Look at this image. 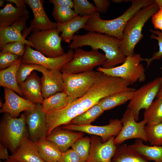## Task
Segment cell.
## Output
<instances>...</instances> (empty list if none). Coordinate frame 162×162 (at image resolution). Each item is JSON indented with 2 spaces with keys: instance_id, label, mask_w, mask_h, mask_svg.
Returning a JSON list of instances; mask_svg holds the SVG:
<instances>
[{
  "instance_id": "cell-44",
  "label": "cell",
  "mask_w": 162,
  "mask_h": 162,
  "mask_svg": "<svg viewBox=\"0 0 162 162\" xmlns=\"http://www.w3.org/2000/svg\"><path fill=\"white\" fill-rule=\"evenodd\" d=\"M7 148L1 143H0V159L4 160L9 159Z\"/></svg>"
},
{
  "instance_id": "cell-34",
  "label": "cell",
  "mask_w": 162,
  "mask_h": 162,
  "mask_svg": "<svg viewBox=\"0 0 162 162\" xmlns=\"http://www.w3.org/2000/svg\"><path fill=\"white\" fill-rule=\"evenodd\" d=\"M145 129L150 145L162 146V122L152 125L146 124Z\"/></svg>"
},
{
  "instance_id": "cell-9",
  "label": "cell",
  "mask_w": 162,
  "mask_h": 162,
  "mask_svg": "<svg viewBox=\"0 0 162 162\" xmlns=\"http://www.w3.org/2000/svg\"><path fill=\"white\" fill-rule=\"evenodd\" d=\"M161 85L160 77H157L135 90L133 96L127 106L135 120L139 119L140 112L142 109L146 110L157 96Z\"/></svg>"
},
{
  "instance_id": "cell-17",
  "label": "cell",
  "mask_w": 162,
  "mask_h": 162,
  "mask_svg": "<svg viewBox=\"0 0 162 162\" xmlns=\"http://www.w3.org/2000/svg\"><path fill=\"white\" fill-rule=\"evenodd\" d=\"M29 15L26 16L9 26L0 28V48L9 43L20 42L32 47L34 46L26 39L22 32L27 28L26 22Z\"/></svg>"
},
{
  "instance_id": "cell-49",
  "label": "cell",
  "mask_w": 162,
  "mask_h": 162,
  "mask_svg": "<svg viewBox=\"0 0 162 162\" xmlns=\"http://www.w3.org/2000/svg\"><path fill=\"white\" fill-rule=\"evenodd\" d=\"M3 162H19L18 161L13 160L9 159L7 160H4Z\"/></svg>"
},
{
  "instance_id": "cell-20",
  "label": "cell",
  "mask_w": 162,
  "mask_h": 162,
  "mask_svg": "<svg viewBox=\"0 0 162 162\" xmlns=\"http://www.w3.org/2000/svg\"><path fill=\"white\" fill-rule=\"evenodd\" d=\"M62 129H55L46 138L63 153L68 149L76 140L82 137L84 134L82 132H74Z\"/></svg>"
},
{
  "instance_id": "cell-46",
  "label": "cell",
  "mask_w": 162,
  "mask_h": 162,
  "mask_svg": "<svg viewBox=\"0 0 162 162\" xmlns=\"http://www.w3.org/2000/svg\"><path fill=\"white\" fill-rule=\"evenodd\" d=\"M161 76L160 77L161 81V85L160 91L157 96V98H162V68H161Z\"/></svg>"
},
{
  "instance_id": "cell-4",
  "label": "cell",
  "mask_w": 162,
  "mask_h": 162,
  "mask_svg": "<svg viewBox=\"0 0 162 162\" xmlns=\"http://www.w3.org/2000/svg\"><path fill=\"white\" fill-rule=\"evenodd\" d=\"M29 138L24 114L14 118L5 113L0 123V143L14 153L26 139Z\"/></svg>"
},
{
  "instance_id": "cell-7",
  "label": "cell",
  "mask_w": 162,
  "mask_h": 162,
  "mask_svg": "<svg viewBox=\"0 0 162 162\" xmlns=\"http://www.w3.org/2000/svg\"><path fill=\"white\" fill-rule=\"evenodd\" d=\"M59 34L56 29L32 32L27 40L32 44L35 50L47 57L56 58L65 53Z\"/></svg>"
},
{
  "instance_id": "cell-13",
  "label": "cell",
  "mask_w": 162,
  "mask_h": 162,
  "mask_svg": "<svg viewBox=\"0 0 162 162\" xmlns=\"http://www.w3.org/2000/svg\"><path fill=\"white\" fill-rule=\"evenodd\" d=\"M122 124L120 120L111 119L108 124L104 126L91 125H77L69 124L63 125V129L85 133L101 137L105 142L112 137L117 136L121 130Z\"/></svg>"
},
{
  "instance_id": "cell-41",
  "label": "cell",
  "mask_w": 162,
  "mask_h": 162,
  "mask_svg": "<svg viewBox=\"0 0 162 162\" xmlns=\"http://www.w3.org/2000/svg\"><path fill=\"white\" fill-rule=\"evenodd\" d=\"M152 21L154 28L162 31V7L159 9L151 17Z\"/></svg>"
},
{
  "instance_id": "cell-10",
  "label": "cell",
  "mask_w": 162,
  "mask_h": 162,
  "mask_svg": "<svg viewBox=\"0 0 162 162\" xmlns=\"http://www.w3.org/2000/svg\"><path fill=\"white\" fill-rule=\"evenodd\" d=\"M120 120L122 127L114 140L116 146L127 140L133 139H140L144 142H148L145 129L146 124L144 120L137 122L131 111L127 108Z\"/></svg>"
},
{
  "instance_id": "cell-27",
  "label": "cell",
  "mask_w": 162,
  "mask_h": 162,
  "mask_svg": "<svg viewBox=\"0 0 162 162\" xmlns=\"http://www.w3.org/2000/svg\"><path fill=\"white\" fill-rule=\"evenodd\" d=\"M135 90L132 88L130 89L117 92L102 98L98 104L104 111L111 110L130 101Z\"/></svg>"
},
{
  "instance_id": "cell-18",
  "label": "cell",
  "mask_w": 162,
  "mask_h": 162,
  "mask_svg": "<svg viewBox=\"0 0 162 162\" xmlns=\"http://www.w3.org/2000/svg\"><path fill=\"white\" fill-rule=\"evenodd\" d=\"M19 86L25 98L35 104H41L44 98L42 94L41 78L35 71Z\"/></svg>"
},
{
  "instance_id": "cell-48",
  "label": "cell",
  "mask_w": 162,
  "mask_h": 162,
  "mask_svg": "<svg viewBox=\"0 0 162 162\" xmlns=\"http://www.w3.org/2000/svg\"><path fill=\"white\" fill-rule=\"evenodd\" d=\"M123 0H112V1L115 3H120L122 2Z\"/></svg>"
},
{
  "instance_id": "cell-12",
  "label": "cell",
  "mask_w": 162,
  "mask_h": 162,
  "mask_svg": "<svg viewBox=\"0 0 162 162\" xmlns=\"http://www.w3.org/2000/svg\"><path fill=\"white\" fill-rule=\"evenodd\" d=\"M25 112L29 139L34 142L46 139L47 136L46 115L41 104H36L34 108Z\"/></svg>"
},
{
  "instance_id": "cell-35",
  "label": "cell",
  "mask_w": 162,
  "mask_h": 162,
  "mask_svg": "<svg viewBox=\"0 0 162 162\" xmlns=\"http://www.w3.org/2000/svg\"><path fill=\"white\" fill-rule=\"evenodd\" d=\"M52 14L57 23L67 22L77 16L74 10L67 6H54Z\"/></svg>"
},
{
  "instance_id": "cell-26",
  "label": "cell",
  "mask_w": 162,
  "mask_h": 162,
  "mask_svg": "<svg viewBox=\"0 0 162 162\" xmlns=\"http://www.w3.org/2000/svg\"><path fill=\"white\" fill-rule=\"evenodd\" d=\"M33 142L44 162H58L62 152L52 142L46 138Z\"/></svg>"
},
{
  "instance_id": "cell-3",
  "label": "cell",
  "mask_w": 162,
  "mask_h": 162,
  "mask_svg": "<svg viewBox=\"0 0 162 162\" xmlns=\"http://www.w3.org/2000/svg\"><path fill=\"white\" fill-rule=\"evenodd\" d=\"M159 9L155 2L142 8L128 21L124 28L119 47L124 56L127 57L135 54V47L143 37L142 33L143 27Z\"/></svg>"
},
{
  "instance_id": "cell-6",
  "label": "cell",
  "mask_w": 162,
  "mask_h": 162,
  "mask_svg": "<svg viewBox=\"0 0 162 162\" xmlns=\"http://www.w3.org/2000/svg\"><path fill=\"white\" fill-rule=\"evenodd\" d=\"M106 60L105 54L98 50L90 51L81 48L75 49L72 59L61 69L62 73L78 74L93 70L95 67L101 66Z\"/></svg>"
},
{
  "instance_id": "cell-29",
  "label": "cell",
  "mask_w": 162,
  "mask_h": 162,
  "mask_svg": "<svg viewBox=\"0 0 162 162\" xmlns=\"http://www.w3.org/2000/svg\"><path fill=\"white\" fill-rule=\"evenodd\" d=\"M113 162H152L130 148L126 144L117 147Z\"/></svg>"
},
{
  "instance_id": "cell-24",
  "label": "cell",
  "mask_w": 162,
  "mask_h": 162,
  "mask_svg": "<svg viewBox=\"0 0 162 162\" xmlns=\"http://www.w3.org/2000/svg\"><path fill=\"white\" fill-rule=\"evenodd\" d=\"M29 14L27 9L18 8L11 3H7L0 10V28L11 26Z\"/></svg>"
},
{
  "instance_id": "cell-16",
  "label": "cell",
  "mask_w": 162,
  "mask_h": 162,
  "mask_svg": "<svg viewBox=\"0 0 162 162\" xmlns=\"http://www.w3.org/2000/svg\"><path fill=\"white\" fill-rule=\"evenodd\" d=\"M33 12L34 18L30 22L32 32L56 29L57 23L51 21L45 12L43 0H25Z\"/></svg>"
},
{
  "instance_id": "cell-39",
  "label": "cell",
  "mask_w": 162,
  "mask_h": 162,
  "mask_svg": "<svg viewBox=\"0 0 162 162\" xmlns=\"http://www.w3.org/2000/svg\"><path fill=\"white\" fill-rule=\"evenodd\" d=\"M20 57L9 52H0V70L10 67L16 63Z\"/></svg>"
},
{
  "instance_id": "cell-33",
  "label": "cell",
  "mask_w": 162,
  "mask_h": 162,
  "mask_svg": "<svg viewBox=\"0 0 162 162\" xmlns=\"http://www.w3.org/2000/svg\"><path fill=\"white\" fill-rule=\"evenodd\" d=\"M91 138L82 137L76 140L71 146L80 157L81 162H86L89 157L91 145Z\"/></svg>"
},
{
  "instance_id": "cell-21",
  "label": "cell",
  "mask_w": 162,
  "mask_h": 162,
  "mask_svg": "<svg viewBox=\"0 0 162 162\" xmlns=\"http://www.w3.org/2000/svg\"><path fill=\"white\" fill-rule=\"evenodd\" d=\"M9 159L19 162H44L33 142L28 138L20 145Z\"/></svg>"
},
{
  "instance_id": "cell-37",
  "label": "cell",
  "mask_w": 162,
  "mask_h": 162,
  "mask_svg": "<svg viewBox=\"0 0 162 162\" xmlns=\"http://www.w3.org/2000/svg\"><path fill=\"white\" fill-rule=\"evenodd\" d=\"M150 31L152 34L151 35L150 38L158 41L159 49L158 51L153 53L151 58H143L142 61H145L147 62V68L148 67L152 61L160 59L162 57V32L158 29H150Z\"/></svg>"
},
{
  "instance_id": "cell-38",
  "label": "cell",
  "mask_w": 162,
  "mask_h": 162,
  "mask_svg": "<svg viewBox=\"0 0 162 162\" xmlns=\"http://www.w3.org/2000/svg\"><path fill=\"white\" fill-rule=\"evenodd\" d=\"M26 44L20 42H14L8 43L0 48L3 52H9L20 57L24 55Z\"/></svg>"
},
{
  "instance_id": "cell-22",
  "label": "cell",
  "mask_w": 162,
  "mask_h": 162,
  "mask_svg": "<svg viewBox=\"0 0 162 162\" xmlns=\"http://www.w3.org/2000/svg\"><path fill=\"white\" fill-rule=\"evenodd\" d=\"M90 16H81L77 15L70 20L63 23H57L56 29L59 33L62 41L70 43L72 41L74 34L83 28Z\"/></svg>"
},
{
  "instance_id": "cell-1",
  "label": "cell",
  "mask_w": 162,
  "mask_h": 162,
  "mask_svg": "<svg viewBox=\"0 0 162 162\" xmlns=\"http://www.w3.org/2000/svg\"><path fill=\"white\" fill-rule=\"evenodd\" d=\"M121 41V40L113 36L88 32L82 35H74L68 47L75 50L87 46L92 49L102 50L105 53L106 60L101 67L110 69L122 64L126 58L119 50Z\"/></svg>"
},
{
  "instance_id": "cell-28",
  "label": "cell",
  "mask_w": 162,
  "mask_h": 162,
  "mask_svg": "<svg viewBox=\"0 0 162 162\" xmlns=\"http://www.w3.org/2000/svg\"><path fill=\"white\" fill-rule=\"evenodd\" d=\"M74 100L64 92H59L44 99L41 104L46 114L61 109Z\"/></svg>"
},
{
  "instance_id": "cell-43",
  "label": "cell",
  "mask_w": 162,
  "mask_h": 162,
  "mask_svg": "<svg viewBox=\"0 0 162 162\" xmlns=\"http://www.w3.org/2000/svg\"><path fill=\"white\" fill-rule=\"evenodd\" d=\"M49 2L55 7L67 6L73 8L74 3L72 0H50Z\"/></svg>"
},
{
  "instance_id": "cell-15",
  "label": "cell",
  "mask_w": 162,
  "mask_h": 162,
  "mask_svg": "<svg viewBox=\"0 0 162 162\" xmlns=\"http://www.w3.org/2000/svg\"><path fill=\"white\" fill-rule=\"evenodd\" d=\"M5 101L1 105V113L17 118L21 112L34 108L36 104L18 95L13 90L4 88Z\"/></svg>"
},
{
  "instance_id": "cell-32",
  "label": "cell",
  "mask_w": 162,
  "mask_h": 162,
  "mask_svg": "<svg viewBox=\"0 0 162 162\" xmlns=\"http://www.w3.org/2000/svg\"><path fill=\"white\" fill-rule=\"evenodd\" d=\"M49 69L40 65L21 63L18 70L16 78L18 85L24 82L35 70L41 72L42 75L47 74Z\"/></svg>"
},
{
  "instance_id": "cell-19",
  "label": "cell",
  "mask_w": 162,
  "mask_h": 162,
  "mask_svg": "<svg viewBox=\"0 0 162 162\" xmlns=\"http://www.w3.org/2000/svg\"><path fill=\"white\" fill-rule=\"evenodd\" d=\"M42 94L44 99L59 92H64L62 73L60 70L49 69L41 78Z\"/></svg>"
},
{
  "instance_id": "cell-5",
  "label": "cell",
  "mask_w": 162,
  "mask_h": 162,
  "mask_svg": "<svg viewBox=\"0 0 162 162\" xmlns=\"http://www.w3.org/2000/svg\"><path fill=\"white\" fill-rule=\"evenodd\" d=\"M143 58L140 54L126 57L124 62L121 65L110 69L99 66L96 70L106 75L122 78L130 85L137 82H142L146 79L145 69L140 63Z\"/></svg>"
},
{
  "instance_id": "cell-25",
  "label": "cell",
  "mask_w": 162,
  "mask_h": 162,
  "mask_svg": "<svg viewBox=\"0 0 162 162\" xmlns=\"http://www.w3.org/2000/svg\"><path fill=\"white\" fill-rule=\"evenodd\" d=\"M143 142L141 140L136 139L128 146L149 161L162 162V146H148Z\"/></svg>"
},
{
  "instance_id": "cell-30",
  "label": "cell",
  "mask_w": 162,
  "mask_h": 162,
  "mask_svg": "<svg viewBox=\"0 0 162 162\" xmlns=\"http://www.w3.org/2000/svg\"><path fill=\"white\" fill-rule=\"evenodd\" d=\"M146 125H153L162 122V98L154 100L145 110L143 119Z\"/></svg>"
},
{
  "instance_id": "cell-31",
  "label": "cell",
  "mask_w": 162,
  "mask_h": 162,
  "mask_svg": "<svg viewBox=\"0 0 162 162\" xmlns=\"http://www.w3.org/2000/svg\"><path fill=\"white\" fill-rule=\"evenodd\" d=\"M104 111L97 104L74 118L69 124L77 125L90 124L101 115Z\"/></svg>"
},
{
  "instance_id": "cell-50",
  "label": "cell",
  "mask_w": 162,
  "mask_h": 162,
  "mask_svg": "<svg viewBox=\"0 0 162 162\" xmlns=\"http://www.w3.org/2000/svg\"><path fill=\"white\" fill-rule=\"evenodd\" d=\"M5 1L4 0H0V7H2L3 6L4 4V3Z\"/></svg>"
},
{
  "instance_id": "cell-42",
  "label": "cell",
  "mask_w": 162,
  "mask_h": 162,
  "mask_svg": "<svg viewBox=\"0 0 162 162\" xmlns=\"http://www.w3.org/2000/svg\"><path fill=\"white\" fill-rule=\"evenodd\" d=\"M97 11L99 14L106 13L107 11L110 4V1L109 0H93Z\"/></svg>"
},
{
  "instance_id": "cell-23",
  "label": "cell",
  "mask_w": 162,
  "mask_h": 162,
  "mask_svg": "<svg viewBox=\"0 0 162 162\" xmlns=\"http://www.w3.org/2000/svg\"><path fill=\"white\" fill-rule=\"evenodd\" d=\"M22 58L10 67L0 71V86L10 89L23 96L17 82L16 74L18 70L22 63Z\"/></svg>"
},
{
  "instance_id": "cell-2",
  "label": "cell",
  "mask_w": 162,
  "mask_h": 162,
  "mask_svg": "<svg viewBox=\"0 0 162 162\" xmlns=\"http://www.w3.org/2000/svg\"><path fill=\"white\" fill-rule=\"evenodd\" d=\"M130 7L121 16L110 20L100 18L96 11L90 15L86 24L84 29L113 36L121 40L124 28L128 21L139 10L155 2L154 0H132Z\"/></svg>"
},
{
  "instance_id": "cell-14",
  "label": "cell",
  "mask_w": 162,
  "mask_h": 162,
  "mask_svg": "<svg viewBox=\"0 0 162 162\" xmlns=\"http://www.w3.org/2000/svg\"><path fill=\"white\" fill-rule=\"evenodd\" d=\"M115 137L103 142L98 136H92L89 156L86 162H113L112 158L117 148L114 142Z\"/></svg>"
},
{
  "instance_id": "cell-11",
  "label": "cell",
  "mask_w": 162,
  "mask_h": 162,
  "mask_svg": "<svg viewBox=\"0 0 162 162\" xmlns=\"http://www.w3.org/2000/svg\"><path fill=\"white\" fill-rule=\"evenodd\" d=\"M26 45L24 54L22 58V63L33 64L40 65L49 69L60 70L66 64L72 59L74 52L70 49L63 55L56 58L46 56Z\"/></svg>"
},
{
  "instance_id": "cell-45",
  "label": "cell",
  "mask_w": 162,
  "mask_h": 162,
  "mask_svg": "<svg viewBox=\"0 0 162 162\" xmlns=\"http://www.w3.org/2000/svg\"><path fill=\"white\" fill-rule=\"evenodd\" d=\"M6 1L10 3L15 4L16 7L23 9H27L26 3L25 0H6Z\"/></svg>"
},
{
  "instance_id": "cell-8",
  "label": "cell",
  "mask_w": 162,
  "mask_h": 162,
  "mask_svg": "<svg viewBox=\"0 0 162 162\" xmlns=\"http://www.w3.org/2000/svg\"><path fill=\"white\" fill-rule=\"evenodd\" d=\"M102 72L93 70L78 74L62 73L64 92L74 100L84 95Z\"/></svg>"
},
{
  "instance_id": "cell-47",
  "label": "cell",
  "mask_w": 162,
  "mask_h": 162,
  "mask_svg": "<svg viewBox=\"0 0 162 162\" xmlns=\"http://www.w3.org/2000/svg\"><path fill=\"white\" fill-rule=\"evenodd\" d=\"M155 1L159 7H162V0H155Z\"/></svg>"
},
{
  "instance_id": "cell-40",
  "label": "cell",
  "mask_w": 162,
  "mask_h": 162,
  "mask_svg": "<svg viewBox=\"0 0 162 162\" xmlns=\"http://www.w3.org/2000/svg\"><path fill=\"white\" fill-rule=\"evenodd\" d=\"M58 162H81L80 158L72 149L62 153Z\"/></svg>"
},
{
  "instance_id": "cell-36",
  "label": "cell",
  "mask_w": 162,
  "mask_h": 162,
  "mask_svg": "<svg viewBox=\"0 0 162 162\" xmlns=\"http://www.w3.org/2000/svg\"><path fill=\"white\" fill-rule=\"evenodd\" d=\"M73 1L74 10L77 15L90 16L97 11L95 6L87 0H73Z\"/></svg>"
}]
</instances>
